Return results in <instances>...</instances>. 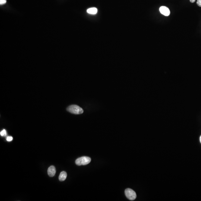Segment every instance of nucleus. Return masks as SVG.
<instances>
[{
  "label": "nucleus",
  "instance_id": "obj_9",
  "mask_svg": "<svg viewBox=\"0 0 201 201\" xmlns=\"http://www.w3.org/2000/svg\"><path fill=\"white\" fill-rule=\"evenodd\" d=\"M6 140L8 142H10L13 140V138L11 136H8Z\"/></svg>",
  "mask_w": 201,
  "mask_h": 201
},
{
  "label": "nucleus",
  "instance_id": "obj_10",
  "mask_svg": "<svg viewBox=\"0 0 201 201\" xmlns=\"http://www.w3.org/2000/svg\"><path fill=\"white\" fill-rule=\"evenodd\" d=\"M6 0H0V4L1 5L6 3Z\"/></svg>",
  "mask_w": 201,
  "mask_h": 201
},
{
  "label": "nucleus",
  "instance_id": "obj_4",
  "mask_svg": "<svg viewBox=\"0 0 201 201\" xmlns=\"http://www.w3.org/2000/svg\"><path fill=\"white\" fill-rule=\"evenodd\" d=\"M161 13L165 16H168L170 14V11L168 7L165 6H161L160 8Z\"/></svg>",
  "mask_w": 201,
  "mask_h": 201
},
{
  "label": "nucleus",
  "instance_id": "obj_8",
  "mask_svg": "<svg viewBox=\"0 0 201 201\" xmlns=\"http://www.w3.org/2000/svg\"><path fill=\"white\" fill-rule=\"evenodd\" d=\"M0 135L2 136H5L6 135V132L5 130H3L0 133Z\"/></svg>",
  "mask_w": 201,
  "mask_h": 201
},
{
  "label": "nucleus",
  "instance_id": "obj_3",
  "mask_svg": "<svg viewBox=\"0 0 201 201\" xmlns=\"http://www.w3.org/2000/svg\"><path fill=\"white\" fill-rule=\"evenodd\" d=\"M125 194L126 198L130 201H134L137 197L135 192L131 189H126L125 191Z\"/></svg>",
  "mask_w": 201,
  "mask_h": 201
},
{
  "label": "nucleus",
  "instance_id": "obj_7",
  "mask_svg": "<svg viewBox=\"0 0 201 201\" xmlns=\"http://www.w3.org/2000/svg\"><path fill=\"white\" fill-rule=\"evenodd\" d=\"M67 174L65 171H62L60 173L59 176V180L60 181H64L66 179Z\"/></svg>",
  "mask_w": 201,
  "mask_h": 201
},
{
  "label": "nucleus",
  "instance_id": "obj_5",
  "mask_svg": "<svg viewBox=\"0 0 201 201\" xmlns=\"http://www.w3.org/2000/svg\"><path fill=\"white\" fill-rule=\"evenodd\" d=\"M48 174L50 177H53L56 173V168L54 166H51L48 168L47 171Z\"/></svg>",
  "mask_w": 201,
  "mask_h": 201
},
{
  "label": "nucleus",
  "instance_id": "obj_13",
  "mask_svg": "<svg viewBox=\"0 0 201 201\" xmlns=\"http://www.w3.org/2000/svg\"><path fill=\"white\" fill-rule=\"evenodd\" d=\"M200 142H201V137H200Z\"/></svg>",
  "mask_w": 201,
  "mask_h": 201
},
{
  "label": "nucleus",
  "instance_id": "obj_6",
  "mask_svg": "<svg viewBox=\"0 0 201 201\" xmlns=\"http://www.w3.org/2000/svg\"><path fill=\"white\" fill-rule=\"evenodd\" d=\"M87 12L88 13L91 15H95L97 13L98 9L96 7H91L88 9Z\"/></svg>",
  "mask_w": 201,
  "mask_h": 201
},
{
  "label": "nucleus",
  "instance_id": "obj_12",
  "mask_svg": "<svg viewBox=\"0 0 201 201\" xmlns=\"http://www.w3.org/2000/svg\"><path fill=\"white\" fill-rule=\"evenodd\" d=\"M190 1L191 3H194L196 1V0H190Z\"/></svg>",
  "mask_w": 201,
  "mask_h": 201
},
{
  "label": "nucleus",
  "instance_id": "obj_1",
  "mask_svg": "<svg viewBox=\"0 0 201 201\" xmlns=\"http://www.w3.org/2000/svg\"><path fill=\"white\" fill-rule=\"evenodd\" d=\"M68 112L75 114H82L83 110L81 107L78 105H70L67 108Z\"/></svg>",
  "mask_w": 201,
  "mask_h": 201
},
{
  "label": "nucleus",
  "instance_id": "obj_2",
  "mask_svg": "<svg viewBox=\"0 0 201 201\" xmlns=\"http://www.w3.org/2000/svg\"><path fill=\"white\" fill-rule=\"evenodd\" d=\"M91 161L90 158L87 157H82L78 158L75 161V163L78 166L85 165L89 164Z\"/></svg>",
  "mask_w": 201,
  "mask_h": 201
},
{
  "label": "nucleus",
  "instance_id": "obj_11",
  "mask_svg": "<svg viewBox=\"0 0 201 201\" xmlns=\"http://www.w3.org/2000/svg\"><path fill=\"white\" fill-rule=\"evenodd\" d=\"M197 4L199 6L201 7V0H198Z\"/></svg>",
  "mask_w": 201,
  "mask_h": 201
}]
</instances>
